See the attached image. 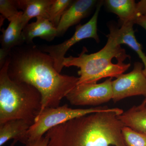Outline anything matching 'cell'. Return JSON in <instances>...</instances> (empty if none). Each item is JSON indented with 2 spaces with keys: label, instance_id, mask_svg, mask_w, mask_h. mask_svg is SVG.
I'll return each instance as SVG.
<instances>
[{
  "label": "cell",
  "instance_id": "d6986e66",
  "mask_svg": "<svg viewBox=\"0 0 146 146\" xmlns=\"http://www.w3.org/2000/svg\"><path fill=\"white\" fill-rule=\"evenodd\" d=\"M21 12L18 11L16 1L0 0V13L4 19H7L10 22Z\"/></svg>",
  "mask_w": 146,
  "mask_h": 146
},
{
  "label": "cell",
  "instance_id": "6da1fadb",
  "mask_svg": "<svg viewBox=\"0 0 146 146\" xmlns=\"http://www.w3.org/2000/svg\"><path fill=\"white\" fill-rule=\"evenodd\" d=\"M8 72L11 79L30 84L40 92L42 97L40 112L47 108L59 106L79 80L78 77L58 73L52 58L36 47L10 58Z\"/></svg>",
  "mask_w": 146,
  "mask_h": 146
},
{
  "label": "cell",
  "instance_id": "7a4b0ae2",
  "mask_svg": "<svg viewBox=\"0 0 146 146\" xmlns=\"http://www.w3.org/2000/svg\"><path fill=\"white\" fill-rule=\"evenodd\" d=\"M123 112L112 108L56 126L45 134L48 146H127L122 134L124 126L118 117Z\"/></svg>",
  "mask_w": 146,
  "mask_h": 146
},
{
  "label": "cell",
  "instance_id": "4fadbf2b",
  "mask_svg": "<svg viewBox=\"0 0 146 146\" xmlns=\"http://www.w3.org/2000/svg\"><path fill=\"white\" fill-rule=\"evenodd\" d=\"M34 123L20 119L9 120L0 124V146L11 139L23 143L28 131Z\"/></svg>",
  "mask_w": 146,
  "mask_h": 146
},
{
  "label": "cell",
  "instance_id": "9c48e42d",
  "mask_svg": "<svg viewBox=\"0 0 146 146\" xmlns=\"http://www.w3.org/2000/svg\"><path fill=\"white\" fill-rule=\"evenodd\" d=\"M96 0L74 1L66 10L56 27L57 36L63 35L69 28L78 24L90 14L96 5Z\"/></svg>",
  "mask_w": 146,
  "mask_h": 146
},
{
  "label": "cell",
  "instance_id": "30bf717a",
  "mask_svg": "<svg viewBox=\"0 0 146 146\" xmlns=\"http://www.w3.org/2000/svg\"><path fill=\"white\" fill-rule=\"evenodd\" d=\"M134 25L133 22H130L121 25L120 28L110 25V33L107 36L111 38L117 45H127L137 54L143 64V72L146 76V55L135 37L133 29Z\"/></svg>",
  "mask_w": 146,
  "mask_h": 146
},
{
  "label": "cell",
  "instance_id": "603a6c76",
  "mask_svg": "<svg viewBox=\"0 0 146 146\" xmlns=\"http://www.w3.org/2000/svg\"><path fill=\"white\" fill-rule=\"evenodd\" d=\"M18 142V141H17V140H13V142H12V143H11V144L10 146H15V145H16V143Z\"/></svg>",
  "mask_w": 146,
  "mask_h": 146
},
{
  "label": "cell",
  "instance_id": "e0dca14e",
  "mask_svg": "<svg viewBox=\"0 0 146 146\" xmlns=\"http://www.w3.org/2000/svg\"><path fill=\"white\" fill-rule=\"evenodd\" d=\"M72 0H53L48 13V18L55 27H57L65 11L72 5Z\"/></svg>",
  "mask_w": 146,
  "mask_h": 146
},
{
  "label": "cell",
  "instance_id": "ba28073f",
  "mask_svg": "<svg viewBox=\"0 0 146 146\" xmlns=\"http://www.w3.org/2000/svg\"><path fill=\"white\" fill-rule=\"evenodd\" d=\"M143 63H134L130 72L122 74L112 80L113 100L115 102L128 97L143 96L146 97V76Z\"/></svg>",
  "mask_w": 146,
  "mask_h": 146
},
{
  "label": "cell",
  "instance_id": "cb8c5ba5",
  "mask_svg": "<svg viewBox=\"0 0 146 146\" xmlns=\"http://www.w3.org/2000/svg\"><path fill=\"white\" fill-rule=\"evenodd\" d=\"M146 104V97L145 98V99L143 101V102H142V103L141 104V105H145Z\"/></svg>",
  "mask_w": 146,
  "mask_h": 146
},
{
  "label": "cell",
  "instance_id": "7c38bea8",
  "mask_svg": "<svg viewBox=\"0 0 146 146\" xmlns=\"http://www.w3.org/2000/svg\"><path fill=\"white\" fill-rule=\"evenodd\" d=\"M53 0H17L18 9L23 10L21 22L24 29L32 18H48L50 7Z\"/></svg>",
  "mask_w": 146,
  "mask_h": 146
},
{
  "label": "cell",
  "instance_id": "5b68a950",
  "mask_svg": "<svg viewBox=\"0 0 146 146\" xmlns=\"http://www.w3.org/2000/svg\"><path fill=\"white\" fill-rule=\"evenodd\" d=\"M111 109L107 107L74 109L67 104L47 108L36 117L34 123L28 131L23 144L25 145L42 138L51 129L70 120L92 113L109 111Z\"/></svg>",
  "mask_w": 146,
  "mask_h": 146
},
{
  "label": "cell",
  "instance_id": "5bb4252c",
  "mask_svg": "<svg viewBox=\"0 0 146 146\" xmlns=\"http://www.w3.org/2000/svg\"><path fill=\"white\" fill-rule=\"evenodd\" d=\"M23 13L22 11L19 16L9 22L7 28L3 29L1 30L2 34L1 36V49L7 53H9L12 48L25 42L22 35L24 27L21 19Z\"/></svg>",
  "mask_w": 146,
  "mask_h": 146
},
{
  "label": "cell",
  "instance_id": "277c9868",
  "mask_svg": "<svg viewBox=\"0 0 146 146\" xmlns=\"http://www.w3.org/2000/svg\"><path fill=\"white\" fill-rule=\"evenodd\" d=\"M10 61L7 58L0 70V124L20 119L34 122L42 110V96L34 86L10 78Z\"/></svg>",
  "mask_w": 146,
  "mask_h": 146
},
{
  "label": "cell",
  "instance_id": "2e32d148",
  "mask_svg": "<svg viewBox=\"0 0 146 146\" xmlns=\"http://www.w3.org/2000/svg\"><path fill=\"white\" fill-rule=\"evenodd\" d=\"M124 126L141 132H146V104L134 106L118 115Z\"/></svg>",
  "mask_w": 146,
  "mask_h": 146
},
{
  "label": "cell",
  "instance_id": "52a82bcc",
  "mask_svg": "<svg viewBox=\"0 0 146 146\" xmlns=\"http://www.w3.org/2000/svg\"><path fill=\"white\" fill-rule=\"evenodd\" d=\"M112 78L101 83L77 84L65 97L76 106H98L113 98Z\"/></svg>",
  "mask_w": 146,
  "mask_h": 146
},
{
  "label": "cell",
  "instance_id": "ac0fdd59",
  "mask_svg": "<svg viewBox=\"0 0 146 146\" xmlns=\"http://www.w3.org/2000/svg\"><path fill=\"white\" fill-rule=\"evenodd\" d=\"M122 134L127 146H146V132H141L124 126Z\"/></svg>",
  "mask_w": 146,
  "mask_h": 146
},
{
  "label": "cell",
  "instance_id": "8992f818",
  "mask_svg": "<svg viewBox=\"0 0 146 146\" xmlns=\"http://www.w3.org/2000/svg\"><path fill=\"white\" fill-rule=\"evenodd\" d=\"M102 2L97 4L96 9L94 15L90 20L84 25H79L72 36L63 43L57 45L46 46L43 51L48 53L53 60L54 68L58 73H60L64 68L63 62L65 55L69 49L84 39L92 38L96 42H100L98 34V21Z\"/></svg>",
  "mask_w": 146,
  "mask_h": 146
},
{
  "label": "cell",
  "instance_id": "ffe728a7",
  "mask_svg": "<svg viewBox=\"0 0 146 146\" xmlns=\"http://www.w3.org/2000/svg\"><path fill=\"white\" fill-rule=\"evenodd\" d=\"M26 146H48V139L46 136H43L35 141L28 143Z\"/></svg>",
  "mask_w": 146,
  "mask_h": 146
},
{
  "label": "cell",
  "instance_id": "9a60e30c",
  "mask_svg": "<svg viewBox=\"0 0 146 146\" xmlns=\"http://www.w3.org/2000/svg\"><path fill=\"white\" fill-rule=\"evenodd\" d=\"M105 5L110 12L119 19L121 25L133 22L138 17L137 3L134 0H106Z\"/></svg>",
  "mask_w": 146,
  "mask_h": 146
},
{
  "label": "cell",
  "instance_id": "8fae6325",
  "mask_svg": "<svg viewBox=\"0 0 146 146\" xmlns=\"http://www.w3.org/2000/svg\"><path fill=\"white\" fill-rule=\"evenodd\" d=\"M36 18V21L25 27L22 35L25 42L31 43L34 38L40 37L51 42L57 36V30L49 19L43 17Z\"/></svg>",
  "mask_w": 146,
  "mask_h": 146
},
{
  "label": "cell",
  "instance_id": "44dd1931",
  "mask_svg": "<svg viewBox=\"0 0 146 146\" xmlns=\"http://www.w3.org/2000/svg\"><path fill=\"white\" fill-rule=\"evenodd\" d=\"M137 13L138 17L146 14V0H141L137 3Z\"/></svg>",
  "mask_w": 146,
  "mask_h": 146
},
{
  "label": "cell",
  "instance_id": "3957f363",
  "mask_svg": "<svg viewBox=\"0 0 146 146\" xmlns=\"http://www.w3.org/2000/svg\"><path fill=\"white\" fill-rule=\"evenodd\" d=\"M106 44L99 51L88 54V50L83 47L77 57H65L64 67L74 66L79 68L77 84L96 83L106 78H117L130 67V63L124 61L130 56L121 45H117L109 37Z\"/></svg>",
  "mask_w": 146,
  "mask_h": 146
},
{
  "label": "cell",
  "instance_id": "7402d4cb",
  "mask_svg": "<svg viewBox=\"0 0 146 146\" xmlns=\"http://www.w3.org/2000/svg\"><path fill=\"white\" fill-rule=\"evenodd\" d=\"M134 24L140 26L146 31V14L136 18L134 21Z\"/></svg>",
  "mask_w": 146,
  "mask_h": 146
}]
</instances>
